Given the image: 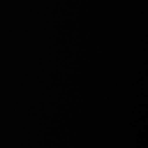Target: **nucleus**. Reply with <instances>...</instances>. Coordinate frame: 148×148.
Instances as JSON below:
<instances>
[]
</instances>
